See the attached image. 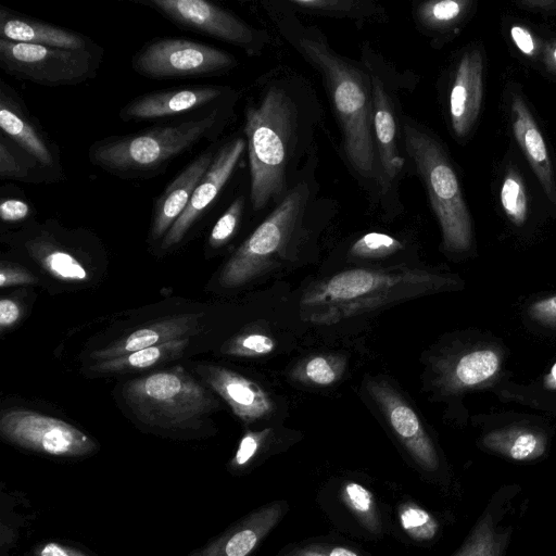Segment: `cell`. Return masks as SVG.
<instances>
[{"label": "cell", "instance_id": "cell-16", "mask_svg": "<svg viewBox=\"0 0 556 556\" xmlns=\"http://www.w3.org/2000/svg\"><path fill=\"white\" fill-rule=\"evenodd\" d=\"M368 390L414 459L426 470H435L439 467L435 448L416 413L383 382L371 381Z\"/></svg>", "mask_w": 556, "mask_h": 556}, {"label": "cell", "instance_id": "cell-19", "mask_svg": "<svg viewBox=\"0 0 556 556\" xmlns=\"http://www.w3.org/2000/svg\"><path fill=\"white\" fill-rule=\"evenodd\" d=\"M282 514V503L263 506L189 556H249L277 525Z\"/></svg>", "mask_w": 556, "mask_h": 556}, {"label": "cell", "instance_id": "cell-22", "mask_svg": "<svg viewBox=\"0 0 556 556\" xmlns=\"http://www.w3.org/2000/svg\"><path fill=\"white\" fill-rule=\"evenodd\" d=\"M198 372L241 419L251 421L269 412L268 399L244 377L213 365H202L198 368Z\"/></svg>", "mask_w": 556, "mask_h": 556}, {"label": "cell", "instance_id": "cell-37", "mask_svg": "<svg viewBox=\"0 0 556 556\" xmlns=\"http://www.w3.org/2000/svg\"><path fill=\"white\" fill-rule=\"evenodd\" d=\"M274 349V342L266 336L260 333L249 334L232 343L228 353H268Z\"/></svg>", "mask_w": 556, "mask_h": 556}, {"label": "cell", "instance_id": "cell-7", "mask_svg": "<svg viewBox=\"0 0 556 556\" xmlns=\"http://www.w3.org/2000/svg\"><path fill=\"white\" fill-rule=\"evenodd\" d=\"M103 50H71L0 38V67L15 79L45 87L77 86L93 78Z\"/></svg>", "mask_w": 556, "mask_h": 556}, {"label": "cell", "instance_id": "cell-18", "mask_svg": "<svg viewBox=\"0 0 556 556\" xmlns=\"http://www.w3.org/2000/svg\"><path fill=\"white\" fill-rule=\"evenodd\" d=\"M0 38L71 50H86L98 47L89 37L54 24L0 7Z\"/></svg>", "mask_w": 556, "mask_h": 556}, {"label": "cell", "instance_id": "cell-34", "mask_svg": "<svg viewBox=\"0 0 556 556\" xmlns=\"http://www.w3.org/2000/svg\"><path fill=\"white\" fill-rule=\"evenodd\" d=\"M245 206V197L238 195L213 226L207 244L211 249L225 245L236 233Z\"/></svg>", "mask_w": 556, "mask_h": 556}, {"label": "cell", "instance_id": "cell-13", "mask_svg": "<svg viewBox=\"0 0 556 556\" xmlns=\"http://www.w3.org/2000/svg\"><path fill=\"white\" fill-rule=\"evenodd\" d=\"M1 134L30 154L56 181L63 178L61 151L16 91L0 80Z\"/></svg>", "mask_w": 556, "mask_h": 556}, {"label": "cell", "instance_id": "cell-48", "mask_svg": "<svg viewBox=\"0 0 556 556\" xmlns=\"http://www.w3.org/2000/svg\"><path fill=\"white\" fill-rule=\"evenodd\" d=\"M545 61L552 71L556 72V41L551 43L545 53Z\"/></svg>", "mask_w": 556, "mask_h": 556}, {"label": "cell", "instance_id": "cell-4", "mask_svg": "<svg viewBox=\"0 0 556 556\" xmlns=\"http://www.w3.org/2000/svg\"><path fill=\"white\" fill-rule=\"evenodd\" d=\"M123 397L140 422L168 431L198 429L218 404L212 392L180 366L127 381Z\"/></svg>", "mask_w": 556, "mask_h": 556}, {"label": "cell", "instance_id": "cell-11", "mask_svg": "<svg viewBox=\"0 0 556 556\" xmlns=\"http://www.w3.org/2000/svg\"><path fill=\"white\" fill-rule=\"evenodd\" d=\"M239 93L230 86L194 85L147 92L127 102L118 112L124 123L154 122L185 114H201L232 100Z\"/></svg>", "mask_w": 556, "mask_h": 556}, {"label": "cell", "instance_id": "cell-49", "mask_svg": "<svg viewBox=\"0 0 556 556\" xmlns=\"http://www.w3.org/2000/svg\"><path fill=\"white\" fill-rule=\"evenodd\" d=\"M548 380L553 386H556V365L553 367L552 372L548 377Z\"/></svg>", "mask_w": 556, "mask_h": 556}, {"label": "cell", "instance_id": "cell-24", "mask_svg": "<svg viewBox=\"0 0 556 556\" xmlns=\"http://www.w3.org/2000/svg\"><path fill=\"white\" fill-rule=\"evenodd\" d=\"M395 277L366 269H352L330 278L320 289L306 300L311 303L326 301L343 302L362 298L376 289L395 283Z\"/></svg>", "mask_w": 556, "mask_h": 556}, {"label": "cell", "instance_id": "cell-39", "mask_svg": "<svg viewBox=\"0 0 556 556\" xmlns=\"http://www.w3.org/2000/svg\"><path fill=\"white\" fill-rule=\"evenodd\" d=\"M37 278L23 267L2 263L0 269V286L1 288L16 286V285H34Z\"/></svg>", "mask_w": 556, "mask_h": 556}, {"label": "cell", "instance_id": "cell-28", "mask_svg": "<svg viewBox=\"0 0 556 556\" xmlns=\"http://www.w3.org/2000/svg\"><path fill=\"white\" fill-rule=\"evenodd\" d=\"M467 0H440L418 3L414 9L416 24L428 34L452 30L468 11Z\"/></svg>", "mask_w": 556, "mask_h": 556}, {"label": "cell", "instance_id": "cell-29", "mask_svg": "<svg viewBox=\"0 0 556 556\" xmlns=\"http://www.w3.org/2000/svg\"><path fill=\"white\" fill-rule=\"evenodd\" d=\"M501 356L492 349H479L462 356L454 367L453 382L458 388L485 383L501 368Z\"/></svg>", "mask_w": 556, "mask_h": 556}, {"label": "cell", "instance_id": "cell-31", "mask_svg": "<svg viewBox=\"0 0 556 556\" xmlns=\"http://www.w3.org/2000/svg\"><path fill=\"white\" fill-rule=\"evenodd\" d=\"M341 496L350 510L371 532L381 529L380 518L374 495L369 490L356 482H346L342 486Z\"/></svg>", "mask_w": 556, "mask_h": 556}, {"label": "cell", "instance_id": "cell-12", "mask_svg": "<svg viewBox=\"0 0 556 556\" xmlns=\"http://www.w3.org/2000/svg\"><path fill=\"white\" fill-rule=\"evenodd\" d=\"M245 151L247 140L240 136L219 144L210 168L195 188L186 210L161 241L162 250L166 251L181 243L208 212L235 174Z\"/></svg>", "mask_w": 556, "mask_h": 556}, {"label": "cell", "instance_id": "cell-25", "mask_svg": "<svg viewBox=\"0 0 556 556\" xmlns=\"http://www.w3.org/2000/svg\"><path fill=\"white\" fill-rule=\"evenodd\" d=\"M190 343V338L174 340L153 345L123 356L96 362L88 367L89 371L111 375L124 374L151 368L181 356Z\"/></svg>", "mask_w": 556, "mask_h": 556}, {"label": "cell", "instance_id": "cell-42", "mask_svg": "<svg viewBox=\"0 0 556 556\" xmlns=\"http://www.w3.org/2000/svg\"><path fill=\"white\" fill-rule=\"evenodd\" d=\"M22 316V307L16 301L3 298L0 301V328L4 331L14 326Z\"/></svg>", "mask_w": 556, "mask_h": 556}, {"label": "cell", "instance_id": "cell-15", "mask_svg": "<svg viewBox=\"0 0 556 556\" xmlns=\"http://www.w3.org/2000/svg\"><path fill=\"white\" fill-rule=\"evenodd\" d=\"M219 143L213 142L200 152L154 199L150 238L163 240L186 210L195 188L210 168Z\"/></svg>", "mask_w": 556, "mask_h": 556}, {"label": "cell", "instance_id": "cell-23", "mask_svg": "<svg viewBox=\"0 0 556 556\" xmlns=\"http://www.w3.org/2000/svg\"><path fill=\"white\" fill-rule=\"evenodd\" d=\"M514 497V488L501 489L455 556H504L513 527L502 525L507 510L504 504Z\"/></svg>", "mask_w": 556, "mask_h": 556}, {"label": "cell", "instance_id": "cell-45", "mask_svg": "<svg viewBox=\"0 0 556 556\" xmlns=\"http://www.w3.org/2000/svg\"><path fill=\"white\" fill-rule=\"evenodd\" d=\"M517 4L525 10L555 14L556 13V1L552 0H536V1H519Z\"/></svg>", "mask_w": 556, "mask_h": 556}, {"label": "cell", "instance_id": "cell-46", "mask_svg": "<svg viewBox=\"0 0 556 556\" xmlns=\"http://www.w3.org/2000/svg\"><path fill=\"white\" fill-rule=\"evenodd\" d=\"M286 556H328L321 547H304V548H298Z\"/></svg>", "mask_w": 556, "mask_h": 556}, {"label": "cell", "instance_id": "cell-9", "mask_svg": "<svg viewBox=\"0 0 556 556\" xmlns=\"http://www.w3.org/2000/svg\"><path fill=\"white\" fill-rule=\"evenodd\" d=\"M149 7L176 27L198 33L242 49L249 55L258 54L267 43V34L254 28L241 17L206 0H137Z\"/></svg>", "mask_w": 556, "mask_h": 556}, {"label": "cell", "instance_id": "cell-6", "mask_svg": "<svg viewBox=\"0 0 556 556\" xmlns=\"http://www.w3.org/2000/svg\"><path fill=\"white\" fill-rule=\"evenodd\" d=\"M311 202L308 181L299 180L228 260L220 273L219 283L226 288L239 287L265 269L302 229Z\"/></svg>", "mask_w": 556, "mask_h": 556}, {"label": "cell", "instance_id": "cell-26", "mask_svg": "<svg viewBox=\"0 0 556 556\" xmlns=\"http://www.w3.org/2000/svg\"><path fill=\"white\" fill-rule=\"evenodd\" d=\"M485 448L514 460H533L546 451V438L539 431L507 427L486 433L482 439Z\"/></svg>", "mask_w": 556, "mask_h": 556}, {"label": "cell", "instance_id": "cell-43", "mask_svg": "<svg viewBox=\"0 0 556 556\" xmlns=\"http://www.w3.org/2000/svg\"><path fill=\"white\" fill-rule=\"evenodd\" d=\"M510 37L516 47L526 55H533L535 43L530 31L523 26L515 25L510 28Z\"/></svg>", "mask_w": 556, "mask_h": 556}, {"label": "cell", "instance_id": "cell-44", "mask_svg": "<svg viewBox=\"0 0 556 556\" xmlns=\"http://www.w3.org/2000/svg\"><path fill=\"white\" fill-rule=\"evenodd\" d=\"M36 556H89L79 549L56 542H49L37 548Z\"/></svg>", "mask_w": 556, "mask_h": 556}, {"label": "cell", "instance_id": "cell-30", "mask_svg": "<svg viewBox=\"0 0 556 556\" xmlns=\"http://www.w3.org/2000/svg\"><path fill=\"white\" fill-rule=\"evenodd\" d=\"M288 4L302 12L334 17L368 18L377 8L362 0H288Z\"/></svg>", "mask_w": 556, "mask_h": 556}, {"label": "cell", "instance_id": "cell-41", "mask_svg": "<svg viewBox=\"0 0 556 556\" xmlns=\"http://www.w3.org/2000/svg\"><path fill=\"white\" fill-rule=\"evenodd\" d=\"M260 442V434L247 433L240 441L239 447L232 459V465L238 468L247 465L257 452Z\"/></svg>", "mask_w": 556, "mask_h": 556}, {"label": "cell", "instance_id": "cell-33", "mask_svg": "<svg viewBox=\"0 0 556 556\" xmlns=\"http://www.w3.org/2000/svg\"><path fill=\"white\" fill-rule=\"evenodd\" d=\"M400 523L403 530L416 541L432 540L439 530V523L424 508L415 503H406L399 508Z\"/></svg>", "mask_w": 556, "mask_h": 556}, {"label": "cell", "instance_id": "cell-47", "mask_svg": "<svg viewBox=\"0 0 556 556\" xmlns=\"http://www.w3.org/2000/svg\"><path fill=\"white\" fill-rule=\"evenodd\" d=\"M321 548L328 556H359L354 551H352L348 547H343V546H333L330 548L321 547Z\"/></svg>", "mask_w": 556, "mask_h": 556}, {"label": "cell", "instance_id": "cell-27", "mask_svg": "<svg viewBox=\"0 0 556 556\" xmlns=\"http://www.w3.org/2000/svg\"><path fill=\"white\" fill-rule=\"evenodd\" d=\"M0 179L34 185L56 181L30 154L2 134H0Z\"/></svg>", "mask_w": 556, "mask_h": 556}, {"label": "cell", "instance_id": "cell-21", "mask_svg": "<svg viewBox=\"0 0 556 556\" xmlns=\"http://www.w3.org/2000/svg\"><path fill=\"white\" fill-rule=\"evenodd\" d=\"M511 128L516 141L533 169L548 200L556 204V182L547 146L527 103L519 94L510 97Z\"/></svg>", "mask_w": 556, "mask_h": 556}, {"label": "cell", "instance_id": "cell-8", "mask_svg": "<svg viewBox=\"0 0 556 556\" xmlns=\"http://www.w3.org/2000/svg\"><path fill=\"white\" fill-rule=\"evenodd\" d=\"M138 75L153 80L216 77L238 65L229 52L204 42L157 37L138 49L130 61Z\"/></svg>", "mask_w": 556, "mask_h": 556}, {"label": "cell", "instance_id": "cell-3", "mask_svg": "<svg viewBox=\"0 0 556 556\" xmlns=\"http://www.w3.org/2000/svg\"><path fill=\"white\" fill-rule=\"evenodd\" d=\"M236 102L232 100L177 123L96 140L88 149V160L121 179L153 178L200 142H215L230 122Z\"/></svg>", "mask_w": 556, "mask_h": 556}, {"label": "cell", "instance_id": "cell-14", "mask_svg": "<svg viewBox=\"0 0 556 556\" xmlns=\"http://www.w3.org/2000/svg\"><path fill=\"white\" fill-rule=\"evenodd\" d=\"M369 73L372 97V132L380 173L379 187L382 193H387L400 176L405 160L399 146V124L394 101L381 76L372 67Z\"/></svg>", "mask_w": 556, "mask_h": 556}, {"label": "cell", "instance_id": "cell-5", "mask_svg": "<svg viewBox=\"0 0 556 556\" xmlns=\"http://www.w3.org/2000/svg\"><path fill=\"white\" fill-rule=\"evenodd\" d=\"M402 127L405 151L427 190L445 249L467 251L472 242L471 218L445 150L432 134L409 118H403Z\"/></svg>", "mask_w": 556, "mask_h": 556}, {"label": "cell", "instance_id": "cell-17", "mask_svg": "<svg viewBox=\"0 0 556 556\" xmlns=\"http://www.w3.org/2000/svg\"><path fill=\"white\" fill-rule=\"evenodd\" d=\"M482 72V54L478 49L466 51L456 65L448 96V114L452 129L459 139L470 132L479 116Z\"/></svg>", "mask_w": 556, "mask_h": 556}, {"label": "cell", "instance_id": "cell-35", "mask_svg": "<svg viewBox=\"0 0 556 556\" xmlns=\"http://www.w3.org/2000/svg\"><path fill=\"white\" fill-rule=\"evenodd\" d=\"M401 248V242L389 235L369 232L353 244L352 253L362 257H374L392 253Z\"/></svg>", "mask_w": 556, "mask_h": 556}, {"label": "cell", "instance_id": "cell-1", "mask_svg": "<svg viewBox=\"0 0 556 556\" xmlns=\"http://www.w3.org/2000/svg\"><path fill=\"white\" fill-rule=\"evenodd\" d=\"M308 96L294 79L276 78L247 102L243 132L255 211L278 204L292 188L291 173L311 139Z\"/></svg>", "mask_w": 556, "mask_h": 556}, {"label": "cell", "instance_id": "cell-32", "mask_svg": "<svg viewBox=\"0 0 556 556\" xmlns=\"http://www.w3.org/2000/svg\"><path fill=\"white\" fill-rule=\"evenodd\" d=\"M500 199L506 216L517 226L528 218L529 203L525 185L519 174L509 169L503 179Z\"/></svg>", "mask_w": 556, "mask_h": 556}, {"label": "cell", "instance_id": "cell-40", "mask_svg": "<svg viewBox=\"0 0 556 556\" xmlns=\"http://www.w3.org/2000/svg\"><path fill=\"white\" fill-rule=\"evenodd\" d=\"M307 377L318 384H329L334 381L333 368L324 357H315L306 365Z\"/></svg>", "mask_w": 556, "mask_h": 556}, {"label": "cell", "instance_id": "cell-38", "mask_svg": "<svg viewBox=\"0 0 556 556\" xmlns=\"http://www.w3.org/2000/svg\"><path fill=\"white\" fill-rule=\"evenodd\" d=\"M528 314L534 321L556 328V295L532 303L528 308Z\"/></svg>", "mask_w": 556, "mask_h": 556}, {"label": "cell", "instance_id": "cell-2", "mask_svg": "<svg viewBox=\"0 0 556 556\" xmlns=\"http://www.w3.org/2000/svg\"><path fill=\"white\" fill-rule=\"evenodd\" d=\"M283 26L292 46L323 77L353 172L379 186L369 70L334 52L318 30L289 23Z\"/></svg>", "mask_w": 556, "mask_h": 556}, {"label": "cell", "instance_id": "cell-20", "mask_svg": "<svg viewBox=\"0 0 556 556\" xmlns=\"http://www.w3.org/2000/svg\"><path fill=\"white\" fill-rule=\"evenodd\" d=\"M200 316V314L188 313L154 321L93 351L90 357L96 362L106 361L153 345L190 338L199 331Z\"/></svg>", "mask_w": 556, "mask_h": 556}, {"label": "cell", "instance_id": "cell-36", "mask_svg": "<svg viewBox=\"0 0 556 556\" xmlns=\"http://www.w3.org/2000/svg\"><path fill=\"white\" fill-rule=\"evenodd\" d=\"M33 208L25 199L7 197L0 201V217L3 223H18L30 217Z\"/></svg>", "mask_w": 556, "mask_h": 556}, {"label": "cell", "instance_id": "cell-10", "mask_svg": "<svg viewBox=\"0 0 556 556\" xmlns=\"http://www.w3.org/2000/svg\"><path fill=\"white\" fill-rule=\"evenodd\" d=\"M0 433L14 445L56 457H81L97 450L96 442L75 426L30 409L2 413Z\"/></svg>", "mask_w": 556, "mask_h": 556}]
</instances>
